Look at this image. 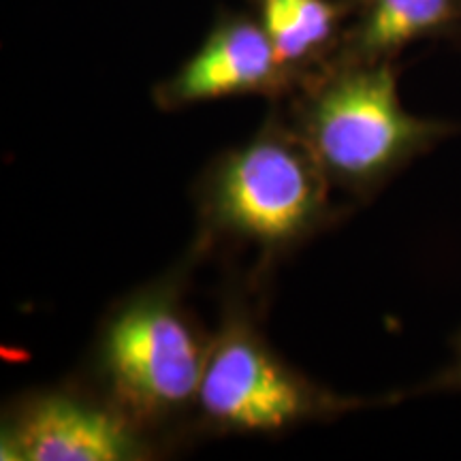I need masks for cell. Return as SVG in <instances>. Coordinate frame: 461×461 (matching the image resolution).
I'll list each match as a JSON object with an SVG mask.
<instances>
[{
  "label": "cell",
  "mask_w": 461,
  "mask_h": 461,
  "mask_svg": "<svg viewBox=\"0 0 461 461\" xmlns=\"http://www.w3.org/2000/svg\"><path fill=\"white\" fill-rule=\"evenodd\" d=\"M325 177L303 140L263 132L218 169L214 216L233 233L261 244L295 240L322 212Z\"/></svg>",
  "instance_id": "cell-2"
},
{
  "label": "cell",
  "mask_w": 461,
  "mask_h": 461,
  "mask_svg": "<svg viewBox=\"0 0 461 461\" xmlns=\"http://www.w3.org/2000/svg\"><path fill=\"white\" fill-rule=\"evenodd\" d=\"M455 0H374L361 32L363 50L383 54L447 24Z\"/></svg>",
  "instance_id": "cell-8"
},
{
  "label": "cell",
  "mask_w": 461,
  "mask_h": 461,
  "mask_svg": "<svg viewBox=\"0 0 461 461\" xmlns=\"http://www.w3.org/2000/svg\"><path fill=\"white\" fill-rule=\"evenodd\" d=\"M442 132L402 107L387 65L339 77L316 99L303 141L327 176L346 184L383 177Z\"/></svg>",
  "instance_id": "cell-1"
},
{
  "label": "cell",
  "mask_w": 461,
  "mask_h": 461,
  "mask_svg": "<svg viewBox=\"0 0 461 461\" xmlns=\"http://www.w3.org/2000/svg\"><path fill=\"white\" fill-rule=\"evenodd\" d=\"M3 459L118 461L135 453L122 423L101 408L67 397H48L28 408L9 436Z\"/></svg>",
  "instance_id": "cell-5"
},
{
  "label": "cell",
  "mask_w": 461,
  "mask_h": 461,
  "mask_svg": "<svg viewBox=\"0 0 461 461\" xmlns=\"http://www.w3.org/2000/svg\"><path fill=\"white\" fill-rule=\"evenodd\" d=\"M203 411L227 428L278 431L314 408V395L255 336L229 330L205 359Z\"/></svg>",
  "instance_id": "cell-4"
},
{
  "label": "cell",
  "mask_w": 461,
  "mask_h": 461,
  "mask_svg": "<svg viewBox=\"0 0 461 461\" xmlns=\"http://www.w3.org/2000/svg\"><path fill=\"white\" fill-rule=\"evenodd\" d=\"M278 67L263 26L227 24L184 65L173 79L169 96L177 103H193L261 90L272 82Z\"/></svg>",
  "instance_id": "cell-6"
},
{
  "label": "cell",
  "mask_w": 461,
  "mask_h": 461,
  "mask_svg": "<svg viewBox=\"0 0 461 461\" xmlns=\"http://www.w3.org/2000/svg\"><path fill=\"white\" fill-rule=\"evenodd\" d=\"M205 359L190 327L163 299H148L112 322L105 342L113 387L143 412H163L199 395Z\"/></svg>",
  "instance_id": "cell-3"
},
{
  "label": "cell",
  "mask_w": 461,
  "mask_h": 461,
  "mask_svg": "<svg viewBox=\"0 0 461 461\" xmlns=\"http://www.w3.org/2000/svg\"><path fill=\"white\" fill-rule=\"evenodd\" d=\"M336 11L327 0H263V28L280 67L330 39Z\"/></svg>",
  "instance_id": "cell-7"
}]
</instances>
